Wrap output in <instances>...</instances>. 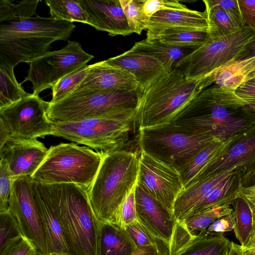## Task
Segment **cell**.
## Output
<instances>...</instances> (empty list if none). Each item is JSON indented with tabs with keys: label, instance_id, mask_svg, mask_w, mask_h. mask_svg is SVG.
<instances>
[{
	"label": "cell",
	"instance_id": "obj_54",
	"mask_svg": "<svg viewBox=\"0 0 255 255\" xmlns=\"http://www.w3.org/2000/svg\"><path fill=\"white\" fill-rule=\"evenodd\" d=\"M228 255H243L241 246L231 241Z\"/></svg>",
	"mask_w": 255,
	"mask_h": 255
},
{
	"label": "cell",
	"instance_id": "obj_51",
	"mask_svg": "<svg viewBox=\"0 0 255 255\" xmlns=\"http://www.w3.org/2000/svg\"><path fill=\"white\" fill-rule=\"evenodd\" d=\"M238 191L248 202L252 211L255 209V185L245 187H238Z\"/></svg>",
	"mask_w": 255,
	"mask_h": 255
},
{
	"label": "cell",
	"instance_id": "obj_50",
	"mask_svg": "<svg viewBox=\"0 0 255 255\" xmlns=\"http://www.w3.org/2000/svg\"><path fill=\"white\" fill-rule=\"evenodd\" d=\"M253 166L247 170L239 180V187H245L255 185V162Z\"/></svg>",
	"mask_w": 255,
	"mask_h": 255
},
{
	"label": "cell",
	"instance_id": "obj_39",
	"mask_svg": "<svg viewBox=\"0 0 255 255\" xmlns=\"http://www.w3.org/2000/svg\"><path fill=\"white\" fill-rule=\"evenodd\" d=\"M89 69L90 65H86L59 80L51 88L52 98L50 103L58 102L68 95L86 77Z\"/></svg>",
	"mask_w": 255,
	"mask_h": 255
},
{
	"label": "cell",
	"instance_id": "obj_2",
	"mask_svg": "<svg viewBox=\"0 0 255 255\" xmlns=\"http://www.w3.org/2000/svg\"><path fill=\"white\" fill-rule=\"evenodd\" d=\"M46 185L71 255H101L103 224L90 204L87 190L77 184Z\"/></svg>",
	"mask_w": 255,
	"mask_h": 255
},
{
	"label": "cell",
	"instance_id": "obj_8",
	"mask_svg": "<svg viewBox=\"0 0 255 255\" xmlns=\"http://www.w3.org/2000/svg\"><path fill=\"white\" fill-rule=\"evenodd\" d=\"M104 155L88 146L61 143L50 146L44 161L31 177L39 183H72L88 190Z\"/></svg>",
	"mask_w": 255,
	"mask_h": 255
},
{
	"label": "cell",
	"instance_id": "obj_9",
	"mask_svg": "<svg viewBox=\"0 0 255 255\" xmlns=\"http://www.w3.org/2000/svg\"><path fill=\"white\" fill-rule=\"evenodd\" d=\"M216 138L171 123L138 128L140 152L171 165L179 171Z\"/></svg>",
	"mask_w": 255,
	"mask_h": 255
},
{
	"label": "cell",
	"instance_id": "obj_10",
	"mask_svg": "<svg viewBox=\"0 0 255 255\" xmlns=\"http://www.w3.org/2000/svg\"><path fill=\"white\" fill-rule=\"evenodd\" d=\"M140 90L76 92L50 103L47 116L53 123L75 122L102 117L121 109H136Z\"/></svg>",
	"mask_w": 255,
	"mask_h": 255
},
{
	"label": "cell",
	"instance_id": "obj_17",
	"mask_svg": "<svg viewBox=\"0 0 255 255\" xmlns=\"http://www.w3.org/2000/svg\"><path fill=\"white\" fill-rule=\"evenodd\" d=\"M85 11L87 24L111 36L130 35L129 28L119 0H77Z\"/></svg>",
	"mask_w": 255,
	"mask_h": 255
},
{
	"label": "cell",
	"instance_id": "obj_59",
	"mask_svg": "<svg viewBox=\"0 0 255 255\" xmlns=\"http://www.w3.org/2000/svg\"><path fill=\"white\" fill-rule=\"evenodd\" d=\"M249 81L255 83V78H254V79H252V80H250Z\"/></svg>",
	"mask_w": 255,
	"mask_h": 255
},
{
	"label": "cell",
	"instance_id": "obj_49",
	"mask_svg": "<svg viewBox=\"0 0 255 255\" xmlns=\"http://www.w3.org/2000/svg\"><path fill=\"white\" fill-rule=\"evenodd\" d=\"M235 92L246 105L249 104H255V83L250 81L245 82L239 86Z\"/></svg>",
	"mask_w": 255,
	"mask_h": 255
},
{
	"label": "cell",
	"instance_id": "obj_27",
	"mask_svg": "<svg viewBox=\"0 0 255 255\" xmlns=\"http://www.w3.org/2000/svg\"><path fill=\"white\" fill-rule=\"evenodd\" d=\"M137 247L126 231L113 224H103L101 255H132Z\"/></svg>",
	"mask_w": 255,
	"mask_h": 255
},
{
	"label": "cell",
	"instance_id": "obj_28",
	"mask_svg": "<svg viewBox=\"0 0 255 255\" xmlns=\"http://www.w3.org/2000/svg\"><path fill=\"white\" fill-rule=\"evenodd\" d=\"M146 34L147 39L157 40L168 45L196 49L205 42L207 31L175 28L157 32L147 31Z\"/></svg>",
	"mask_w": 255,
	"mask_h": 255
},
{
	"label": "cell",
	"instance_id": "obj_18",
	"mask_svg": "<svg viewBox=\"0 0 255 255\" xmlns=\"http://www.w3.org/2000/svg\"><path fill=\"white\" fill-rule=\"evenodd\" d=\"M111 90L139 89L135 77L131 73L102 61L90 65L89 71L86 77L70 94Z\"/></svg>",
	"mask_w": 255,
	"mask_h": 255
},
{
	"label": "cell",
	"instance_id": "obj_12",
	"mask_svg": "<svg viewBox=\"0 0 255 255\" xmlns=\"http://www.w3.org/2000/svg\"><path fill=\"white\" fill-rule=\"evenodd\" d=\"M94 57L84 50L79 42L68 40L62 48L48 51L31 61L27 75L21 84L30 82L32 94L38 95L42 91L51 89L65 75L87 65Z\"/></svg>",
	"mask_w": 255,
	"mask_h": 255
},
{
	"label": "cell",
	"instance_id": "obj_33",
	"mask_svg": "<svg viewBox=\"0 0 255 255\" xmlns=\"http://www.w3.org/2000/svg\"><path fill=\"white\" fill-rule=\"evenodd\" d=\"M13 69L0 64V108L19 101L28 94L16 80Z\"/></svg>",
	"mask_w": 255,
	"mask_h": 255
},
{
	"label": "cell",
	"instance_id": "obj_15",
	"mask_svg": "<svg viewBox=\"0 0 255 255\" xmlns=\"http://www.w3.org/2000/svg\"><path fill=\"white\" fill-rule=\"evenodd\" d=\"M48 149L37 139H9L0 146V163L11 176H31L44 161Z\"/></svg>",
	"mask_w": 255,
	"mask_h": 255
},
{
	"label": "cell",
	"instance_id": "obj_31",
	"mask_svg": "<svg viewBox=\"0 0 255 255\" xmlns=\"http://www.w3.org/2000/svg\"><path fill=\"white\" fill-rule=\"evenodd\" d=\"M230 204L216 205L194 212L181 220L190 234L197 238L206 234L208 227L218 218L233 212Z\"/></svg>",
	"mask_w": 255,
	"mask_h": 255
},
{
	"label": "cell",
	"instance_id": "obj_21",
	"mask_svg": "<svg viewBox=\"0 0 255 255\" xmlns=\"http://www.w3.org/2000/svg\"><path fill=\"white\" fill-rule=\"evenodd\" d=\"M237 169L232 168L201 179L183 190L173 207L175 220L181 221L192 214L215 187L237 172Z\"/></svg>",
	"mask_w": 255,
	"mask_h": 255
},
{
	"label": "cell",
	"instance_id": "obj_47",
	"mask_svg": "<svg viewBox=\"0 0 255 255\" xmlns=\"http://www.w3.org/2000/svg\"><path fill=\"white\" fill-rule=\"evenodd\" d=\"M245 25L255 33V0H238Z\"/></svg>",
	"mask_w": 255,
	"mask_h": 255
},
{
	"label": "cell",
	"instance_id": "obj_40",
	"mask_svg": "<svg viewBox=\"0 0 255 255\" xmlns=\"http://www.w3.org/2000/svg\"><path fill=\"white\" fill-rule=\"evenodd\" d=\"M38 252L35 245L22 235L0 247V255H34Z\"/></svg>",
	"mask_w": 255,
	"mask_h": 255
},
{
	"label": "cell",
	"instance_id": "obj_3",
	"mask_svg": "<svg viewBox=\"0 0 255 255\" xmlns=\"http://www.w3.org/2000/svg\"><path fill=\"white\" fill-rule=\"evenodd\" d=\"M137 154L126 149L105 154L88 191L90 204L102 224L118 225L121 206L137 183Z\"/></svg>",
	"mask_w": 255,
	"mask_h": 255
},
{
	"label": "cell",
	"instance_id": "obj_32",
	"mask_svg": "<svg viewBox=\"0 0 255 255\" xmlns=\"http://www.w3.org/2000/svg\"><path fill=\"white\" fill-rule=\"evenodd\" d=\"M208 20L207 33L216 37L233 34L244 26L223 9L209 5L204 0Z\"/></svg>",
	"mask_w": 255,
	"mask_h": 255
},
{
	"label": "cell",
	"instance_id": "obj_53",
	"mask_svg": "<svg viewBox=\"0 0 255 255\" xmlns=\"http://www.w3.org/2000/svg\"><path fill=\"white\" fill-rule=\"evenodd\" d=\"M132 255H166L158 249L153 248H138Z\"/></svg>",
	"mask_w": 255,
	"mask_h": 255
},
{
	"label": "cell",
	"instance_id": "obj_57",
	"mask_svg": "<svg viewBox=\"0 0 255 255\" xmlns=\"http://www.w3.org/2000/svg\"><path fill=\"white\" fill-rule=\"evenodd\" d=\"M47 255H71L64 254V253H52L48 254Z\"/></svg>",
	"mask_w": 255,
	"mask_h": 255
},
{
	"label": "cell",
	"instance_id": "obj_30",
	"mask_svg": "<svg viewBox=\"0 0 255 255\" xmlns=\"http://www.w3.org/2000/svg\"><path fill=\"white\" fill-rule=\"evenodd\" d=\"M231 241L223 234H208L196 238L177 255H228Z\"/></svg>",
	"mask_w": 255,
	"mask_h": 255
},
{
	"label": "cell",
	"instance_id": "obj_26",
	"mask_svg": "<svg viewBox=\"0 0 255 255\" xmlns=\"http://www.w3.org/2000/svg\"><path fill=\"white\" fill-rule=\"evenodd\" d=\"M255 78V55L234 60L223 67L215 81L218 86L235 91L241 85Z\"/></svg>",
	"mask_w": 255,
	"mask_h": 255
},
{
	"label": "cell",
	"instance_id": "obj_44",
	"mask_svg": "<svg viewBox=\"0 0 255 255\" xmlns=\"http://www.w3.org/2000/svg\"><path fill=\"white\" fill-rule=\"evenodd\" d=\"M135 186L125 199L120 210L118 226L122 228L137 220L135 198Z\"/></svg>",
	"mask_w": 255,
	"mask_h": 255
},
{
	"label": "cell",
	"instance_id": "obj_22",
	"mask_svg": "<svg viewBox=\"0 0 255 255\" xmlns=\"http://www.w3.org/2000/svg\"><path fill=\"white\" fill-rule=\"evenodd\" d=\"M236 141L212 162L194 183L220 172L234 167L238 168L255 162V128Z\"/></svg>",
	"mask_w": 255,
	"mask_h": 255
},
{
	"label": "cell",
	"instance_id": "obj_25",
	"mask_svg": "<svg viewBox=\"0 0 255 255\" xmlns=\"http://www.w3.org/2000/svg\"><path fill=\"white\" fill-rule=\"evenodd\" d=\"M195 49L168 45L157 40L146 38L135 42L130 50L156 59L169 72L181 59Z\"/></svg>",
	"mask_w": 255,
	"mask_h": 255
},
{
	"label": "cell",
	"instance_id": "obj_56",
	"mask_svg": "<svg viewBox=\"0 0 255 255\" xmlns=\"http://www.w3.org/2000/svg\"><path fill=\"white\" fill-rule=\"evenodd\" d=\"M246 107L255 116V104H249Z\"/></svg>",
	"mask_w": 255,
	"mask_h": 255
},
{
	"label": "cell",
	"instance_id": "obj_58",
	"mask_svg": "<svg viewBox=\"0 0 255 255\" xmlns=\"http://www.w3.org/2000/svg\"><path fill=\"white\" fill-rule=\"evenodd\" d=\"M253 220H254V225L255 228V209L253 210Z\"/></svg>",
	"mask_w": 255,
	"mask_h": 255
},
{
	"label": "cell",
	"instance_id": "obj_29",
	"mask_svg": "<svg viewBox=\"0 0 255 255\" xmlns=\"http://www.w3.org/2000/svg\"><path fill=\"white\" fill-rule=\"evenodd\" d=\"M233 206L234 232L242 247L245 246L254 231L252 209L248 202L239 193L231 202Z\"/></svg>",
	"mask_w": 255,
	"mask_h": 255
},
{
	"label": "cell",
	"instance_id": "obj_14",
	"mask_svg": "<svg viewBox=\"0 0 255 255\" xmlns=\"http://www.w3.org/2000/svg\"><path fill=\"white\" fill-rule=\"evenodd\" d=\"M30 176L17 178L8 200V211L16 220L22 235L30 240L40 253L48 254L43 226Z\"/></svg>",
	"mask_w": 255,
	"mask_h": 255
},
{
	"label": "cell",
	"instance_id": "obj_55",
	"mask_svg": "<svg viewBox=\"0 0 255 255\" xmlns=\"http://www.w3.org/2000/svg\"><path fill=\"white\" fill-rule=\"evenodd\" d=\"M255 55V41H254L250 46L249 49V53L247 57L252 56Z\"/></svg>",
	"mask_w": 255,
	"mask_h": 255
},
{
	"label": "cell",
	"instance_id": "obj_41",
	"mask_svg": "<svg viewBox=\"0 0 255 255\" xmlns=\"http://www.w3.org/2000/svg\"><path fill=\"white\" fill-rule=\"evenodd\" d=\"M195 238L190 234L181 221H176L168 247L169 255H177Z\"/></svg>",
	"mask_w": 255,
	"mask_h": 255
},
{
	"label": "cell",
	"instance_id": "obj_11",
	"mask_svg": "<svg viewBox=\"0 0 255 255\" xmlns=\"http://www.w3.org/2000/svg\"><path fill=\"white\" fill-rule=\"evenodd\" d=\"M49 102L28 93L19 101L0 108V146L9 139H37L51 135L47 116Z\"/></svg>",
	"mask_w": 255,
	"mask_h": 255
},
{
	"label": "cell",
	"instance_id": "obj_7",
	"mask_svg": "<svg viewBox=\"0 0 255 255\" xmlns=\"http://www.w3.org/2000/svg\"><path fill=\"white\" fill-rule=\"evenodd\" d=\"M201 91L200 82L174 68L141 92L136 108L138 127L169 123Z\"/></svg>",
	"mask_w": 255,
	"mask_h": 255
},
{
	"label": "cell",
	"instance_id": "obj_13",
	"mask_svg": "<svg viewBox=\"0 0 255 255\" xmlns=\"http://www.w3.org/2000/svg\"><path fill=\"white\" fill-rule=\"evenodd\" d=\"M138 160V184L173 214L175 202L183 190L180 172L142 152Z\"/></svg>",
	"mask_w": 255,
	"mask_h": 255
},
{
	"label": "cell",
	"instance_id": "obj_16",
	"mask_svg": "<svg viewBox=\"0 0 255 255\" xmlns=\"http://www.w3.org/2000/svg\"><path fill=\"white\" fill-rule=\"evenodd\" d=\"M138 221L154 237L168 247L176 220L173 214L137 183L135 188Z\"/></svg>",
	"mask_w": 255,
	"mask_h": 255
},
{
	"label": "cell",
	"instance_id": "obj_37",
	"mask_svg": "<svg viewBox=\"0 0 255 255\" xmlns=\"http://www.w3.org/2000/svg\"><path fill=\"white\" fill-rule=\"evenodd\" d=\"M123 229L130 236L137 248L153 247L169 255L168 245L152 235L138 220L126 225Z\"/></svg>",
	"mask_w": 255,
	"mask_h": 255
},
{
	"label": "cell",
	"instance_id": "obj_52",
	"mask_svg": "<svg viewBox=\"0 0 255 255\" xmlns=\"http://www.w3.org/2000/svg\"><path fill=\"white\" fill-rule=\"evenodd\" d=\"M241 249L243 255H255V228L249 241L245 246H241Z\"/></svg>",
	"mask_w": 255,
	"mask_h": 255
},
{
	"label": "cell",
	"instance_id": "obj_36",
	"mask_svg": "<svg viewBox=\"0 0 255 255\" xmlns=\"http://www.w3.org/2000/svg\"><path fill=\"white\" fill-rule=\"evenodd\" d=\"M39 0H21L14 3L8 0H0V23L20 21L36 14Z\"/></svg>",
	"mask_w": 255,
	"mask_h": 255
},
{
	"label": "cell",
	"instance_id": "obj_48",
	"mask_svg": "<svg viewBox=\"0 0 255 255\" xmlns=\"http://www.w3.org/2000/svg\"><path fill=\"white\" fill-rule=\"evenodd\" d=\"M234 229V222L232 212L213 222L207 229L206 234H223L233 231Z\"/></svg>",
	"mask_w": 255,
	"mask_h": 255
},
{
	"label": "cell",
	"instance_id": "obj_35",
	"mask_svg": "<svg viewBox=\"0 0 255 255\" xmlns=\"http://www.w3.org/2000/svg\"><path fill=\"white\" fill-rule=\"evenodd\" d=\"M237 178V171L215 187L192 213L216 205L231 204L238 191L237 189L235 191H233Z\"/></svg>",
	"mask_w": 255,
	"mask_h": 255
},
{
	"label": "cell",
	"instance_id": "obj_6",
	"mask_svg": "<svg viewBox=\"0 0 255 255\" xmlns=\"http://www.w3.org/2000/svg\"><path fill=\"white\" fill-rule=\"evenodd\" d=\"M136 124V109H121L93 119L52 123L51 135L106 154L123 149Z\"/></svg>",
	"mask_w": 255,
	"mask_h": 255
},
{
	"label": "cell",
	"instance_id": "obj_5",
	"mask_svg": "<svg viewBox=\"0 0 255 255\" xmlns=\"http://www.w3.org/2000/svg\"><path fill=\"white\" fill-rule=\"evenodd\" d=\"M254 41L255 33L246 25L225 36L216 37L207 33L204 43L181 59L174 68L182 71L187 78L200 82L202 91L215 83L223 67L247 57Z\"/></svg>",
	"mask_w": 255,
	"mask_h": 255
},
{
	"label": "cell",
	"instance_id": "obj_42",
	"mask_svg": "<svg viewBox=\"0 0 255 255\" xmlns=\"http://www.w3.org/2000/svg\"><path fill=\"white\" fill-rule=\"evenodd\" d=\"M21 235L13 216L8 211L0 212V247L8 241Z\"/></svg>",
	"mask_w": 255,
	"mask_h": 255
},
{
	"label": "cell",
	"instance_id": "obj_60",
	"mask_svg": "<svg viewBox=\"0 0 255 255\" xmlns=\"http://www.w3.org/2000/svg\"><path fill=\"white\" fill-rule=\"evenodd\" d=\"M34 255H44L41 253H40L39 252H38L37 254Z\"/></svg>",
	"mask_w": 255,
	"mask_h": 255
},
{
	"label": "cell",
	"instance_id": "obj_24",
	"mask_svg": "<svg viewBox=\"0 0 255 255\" xmlns=\"http://www.w3.org/2000/svg\"><path fill=\"white\" fill-rule=\"evenodd\" d=\"M237 134L226 140L215 139L196 154L180 171L183 190L192 185L204 170L240 138Z\"/></svg>",
	"mask_w": 255,
	"mask_h": 255
},
{
	"label": "cell",
	"instance_id": "obj_46",
	"mask_svg": "<svg viewBox=\"0 0 255 255\" xmlns=\"http://www.w3.org/2000/svg\"><path fill=\"white\" fill-rule=\"evenodd\" d=\"M211 6H217L225 10L242 26H245L238 0H205Z\"/></svg>",
	"mask_w": 255,
	"mask_h": 255
},
{
	"label": "cell",
	"instance_id": "obj_23",
	"mask_svg": "<svg viewBox=\"0 0 255 255\" xmlns=\"http://www.w3.org/2000/svg\"><path fill=\"white\" fill-rule=\"evenodd\" d=\"M208 27L205 10H164L157 12L150 18L146 30L157 32L169 29L183 28L207 31Z\"/></svg>",
	"mask_w": 255,
	"mask_h": 255
},
{
	"label": "cell",
	"instance_id": "obj_19",
	"mask_svg": "<svg viewBox=\"0 0 255 255\" xmlns=\"http://www.w3.org/2000/svg\"><path fill=\"white\" fill-rule=\"evenodd\" d=\"M32 184L48 254L58 253L71 255L61 225L51 203L46 185L33 181Z\"/></svg>",
	"mask_w": 255,
	"mask_h": 255
},
{
	"label": "cell",
	"instance_id": "obj_4",
	"mask_svg": "<svg viewBox=\"0 0 255 255\" xmlns=\"http://www.w3.org/2000/svg\"><path fill=\"white\" fill-rule=\"evenodd\" d=\"M76 25L51 16L37 15L20 21L0 23V64L14 67L29 63L45 53L55 41H66Z\"/></svg>",
	"mask_w": 255,
	"mask_h": 255
},
{
	"label": "cell",
	"instance_id": "obj_20",
	"mask_svg": "<svg viewBox=\"0 0 255 255\" xmlns=\"http://www.w3.org/2000/svg\"><path fill=\"white\" fill-rule=\"evenodd\" d=\"M104 61L108 65L120 67L131 73L135 77L141 92L168 73L156 59L130 49Z\"/></svg>",
	"mask_w": 255,
	"mask_h": 255
},
{
	"label": "cell",
	"instance_id": "obj_38",
	"mask_svg": "<svg viewBox=\"0 0 255 255\" xmlns=\"http://www.w3.org/2000/svg\"><path fill=\"white\" fill-rule=\"evenodd\" d=\"M130 29L137 34L146 30L150 18L144 13L143 0H119Z\"/></svg>",
	"mask_w": 255,
	"mask_h": 255
},
{
	"label": "cell",
	"instance_id": "obj_1",
	"mask_svg": "<svg viewBox=\"0 0 255 255\" xmlns=\"http://www.w3.org/2000/svg\"><path fill=\"white\" fill-rule=\"evenodd\" d=\"M250 112L235 91L216 84L201 91L169 123L221 140L251 128Z\"/></svg>",
	"mask_w": 255,
	"mask_h": 255
},
{
	"label": "cell",
	"instance_id": "obj_43",
	"mask_svg": "<svg viewBox=\"0 0 255 255\" xmlns=\"http://www.w3.org/2000/svg\"><path fill=\"white\" fill-rule=\"evenodd\" d=\"M142 5L144 13L149 18L160 10L186 11L190 9L176 0H143Z\"/></svg>",
	"mask_w": 255,
	"mask_h": 255
},
{
	"label": "cell",
	"instance_id": "obj_45",
	"mask_svg": "<svg viewBox=\"0 0 255 255\" xmlns=\"http://www.w3.org/2000/svg\"><path fill=\"white\" fill-rule=\"evenodd\" d=\"M15 180L5 166L0 163V212L8 211L11 188Z\"/></svg>",
	"mask_w": 255,
	"mask_h": 255
},
{
	"label": "cell",
	"instance_id": "obj_34",
	"mask_svg": "<svg viewBox=\"0 0 255 255\" xmlns=\"http://www.w3.org/2000/svg\"><path fill=\"white\" fill-rule=\"evenodd\" d=\"M50 16L56 19L73 22L87 23L86 14L77 0H47Z\"/></svg>",
	"mask_w": 255,
	"mask_h": 255
}]
</instances>
